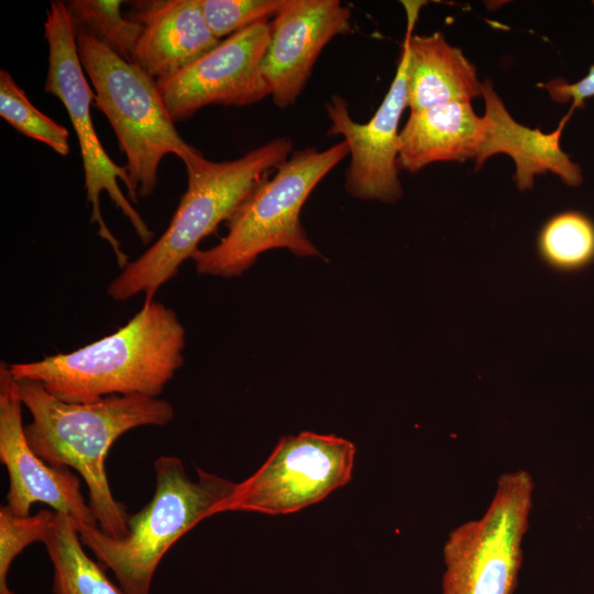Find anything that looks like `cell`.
Returning a JSON list of instances; mask_svg holds the SVG:
<instances>
[{"mask_svg": "<svg viewBox=\"0 0 594 594\" xmlns=\"http://www.w3.org/2000/svg\"><path fill=\"white\" fill-rule=\"evenodd\" d=\"M15 381L32 417L24 426L31 449L53 466L75 469L88 487V504L99 528L112 538L125 537L129 514L112 495L106 457L123 433L170 422L175 416L173 405L144 395H113L94 403L73 404L56 398L36 382Z\"/></svg>", "mask_w": 594, "mask_h": 594, "instance_id": "cell-1", "label": "cell"}, {"mask_svg": "<svg viewBox=\"0 0 594 594\" xmlns=\"http://www.w3.org/2000/svg\"><path fill=\"white\" fill-rule=\"evenodd\" d=\"M292 150L290 139L280 136L237 160L212 162L201 157L187 167V189L168 227L108 285L109 297L123 301L144 294V304L153 301L158 288L199 250V242L228 221L268 173L290 156Z\"/></svg>", "mask_w": 594, "mask_h": 594, "instance_id": "cell-3", "label": "cell"}, {"mask_svg": "<svg viewBox=\"0 0 594 594\" xmlns=\"http://www.w3.org/2000/svg\"><path fill=\"white\" fill-rule=\"evenodd\" d=\"M54 517L53 509L16 516L6 505L0 507V594H15L8 585L10 566L28 546L43 542Z\"/></svg>", "mask_w": 594, "mask_h": 594, "instance_id": "cell-22", "label": "cell"}, {"mask_svg": "<svg viewBox=\"0 0 594 594\" xmlns=\"http://www.w3.org/2000/svg\"><path fill=\"white\" fill-rule=\"evenodd\" d=\"M592 3H593V7H594V1Z\"/></svg>", "mask_w": 594, "mask_h": 594, "instance_id": "cell-25", "label": "cell"}, {"mask_svg": "<svg viewBox=\"0 0 594 594\" xmlns=\"http://www.w3.org/2000/svg\"><path fill=\"white\" fill-rule=\"evenodd\" d=\"M408 40L407 102L419 111L449 102H471L482 97L483 82L463 52L440 32Z\"/></svg>", "mask_w": 594, "mask_h": 594, "instance_id": "cell-17", "label": "cell"}, {"mask_svg": "<svg viewBox=\"0 0 594 594\" xmlns=\"http://www.w3.org/2000/svg\"><path fill=\"white\" fill-rule=\"evenodd\" d=\"M407 28L400 56L391 86L373 117L366 123L354 121L348 101L332 96L326 103L330 120L329 135H341L349 148L345 190L354 198L393 204L402 198L398 177L399 122L407 102L408 40L426 1H402Z\"/></svg>", "mask_w": 594, "mask_h": 594, "instance_id": "cell-10", "label": "cell"}, {"mask_svg": "<svg viewBox=\"0 0 594 594\" xmlns=\"http://www.w3.org/2000/svg\"><path fill=\"white\" fill-rule=\"evenodd\" d=\"M351 11L339 0H286L270 21L268 43L261 63L274 103L294 105L324 46L351 31Z\"/></svg>", "mask_w": 594, "mask_h": 594, "instance_id": "cell-13", "label": "cell"}, {"mask_svg": "<svg viewBox=\"0 0 594 594\" xmlns=\"http://www.w3.org/2000/svg\"><path fill=\"white\" fill-rule=\"evenodd\" d=\"M0 116L23 135L68 155V130L34 107L6 69L0 70Z\"/></svg>", "mask_w": 594, "mask_h": 594, "instance_id": "cell-21", "label": "cell"}, {"mask_svg": "<svg viewBox=\"0 0 594 594\" xmlns=\"http://www.w3.org/2000/svg\"><path fill=\"white\" fill-rule=\"evenodd\" d=\"M482 98L485 111L474 157L476 172L490 157L505 154L515 164L514 182L520 191L532 189L535 177L546 173L558 176L569 187L583 183L582 167L561 147L562 133L572 111L561 118L556 130L544 133L517 122L490 79L483 81Z\"/></svg>", "mask_w": 594, "mask_h": 594, "instance_id": "cell-14", "label": "cell"}, {"mask_svg": "<svg viewBox=\"0 0 594 594\" xmlns=\"http://www.w3.org/2000/svg\"><path fill=\"white\" fill-rule=\"evenodd\" d=\"M22 405L9 364L1 361L0 461L10 482L6 506L16 516H29L35 503H43L78 526H98L81 494L79 477L69 468L46 463L31 449L22 424Z\"/></svg>", "mask_w": 594, "mask_h": 594, "instance_id": "cell-12", "label": "cell"}, {"mask_svg": "<svg viewBox=\"0 0 594 594\" xmlns=\"http://www.w3.org/2000/svg\"><path fill=\"white\" fill-rule=\"evenodd\" d=\"M142 29L130 62L153 79L183 69L220 41L208 28L200 0H152L133 4Z\"/></svg>", "mask_w": 594, "mask_h": 594, "instance_id": "cell-15", "label": "cell"}, {"mask_svg": "<svg viewBox=\"0 0 594 594\" xmlns=\"http://www.w3.org/2000/svg\"><path fill=\"white\" fill-rule=\"evenodd\" d=\"M270 21L255 23L224 40L177 73L156 80L174 122L210 105L249 106L270 96L261 63Z\"/></svg>", "mask_w": 594, "mask_h": 594, "instance_id": "cell-11", "label": "cell"}, {"mask_svg": "<svg viewBox=\"0 0 594 594\" xmlns=\"http://www.w3.org/2000/svg\"><path fill=\"white\" fill-rule=\"evenodd\" d=\"M537 251L542 262L560 273H575L594 263V221L576 210L549 218L539 231Z\"/></svg>", "mask_w": 594, "mask_h": 594, "instance_id": "cell-19", "label": "cell"}, {"mask_svg": "<svg viewBox=\"0 0 594 594\" xmlns=\"http://www.w3.org/2000/svg\"><path fill=\"white\" fill-rule=\"evenodd\" d=\"M188 476L182 459L161 455L154 462L151 501L129 514V534L112 538L98 526L76 525L80 540L114 574L125 594H150L154 573L166 551L202 519L222 513L238 483L196 469Z\"/></svg>", "mask_w": 594, "mask_h": 594, "instance_id": "cell-4", "label": "cell"}, {"mask_svg": "<svg viewBox=\"0 0 594 594\" xmlns=\"http://www.w3.org/2000/svg\"><path fill=\"white\" fill-rule=\"evenodd\" d=\"M348 154L344 141L323 151L307 147L290 154L227 221V235L193 255L197 272L237 277L272 249H287L297 256H320L300 223V210L316 186Z\"/></svg>", "mask_w": 594, "mask_h": 594, "instance_id": "cell-5", "label": "cell"}, {"mask_svg": "<svg viewBox=\"0 0 594 594\" xmlns=\"http://www.w3.org/2000/svg\"><path fill=\"white\" fill-rule=\"evenodd\" d=\"M544 89L557 103H571L570 111L584 108L585 100L594 97V64L580 80L569 82L564 78H554L537 85Z\"/></svg>", "mask_w": 594, "mask_h": 594, "instance_id": "cell-24", "label": "cell"}, {"mask_svg": "<svg viewBox=\"0 0 594 594\" xmlns=\"http://www.w3.org/2000/svg\"><path fill=\"white\" fill-rule=\"evenodd\" d=\"M44 36L48 45L44 89L57 97L66 108L79 142L86 197L91 205L90 222L97 224L98 234L110 244L119 267L123 270L130 261L102 217L100 194L106 191L110 196L143 244L150 243L154 234L119 186L118 180L123 182L130 197L131 183L125 167L117 165L109 157L94 128L90 106L96 95L84 75L76 28L64 1L51 2L44 22Z\"/></svg>", "mask_w": 594, "mask_h": 594, "instance_id": "cell-7", "label": "cell"}, {"mask_svg": "<svg viewBox=\"0 0 594 594\" xmlns=\"http://www.w3.org/2000/svg\"><path fill=\"white\" fill-rule=\"evenodd\" d=\"M534 488L525 470L502 474L485 514L451 530L443 547L441 594H513Z\"/></svg>", "mask_w": 594, "mask_h": 594, "instance_id": "cell-8", "label": "cell"}, {"mask_svg": "<svg viewBox=\"0 0 594 594\" xmlns=\"http://www.w3.org/2000/svg\"><path fill=\"white\" fill-rule=\"evenodd\" d=\"M354 455L355 446L333 435L284 437L260 469L238 483L223 512H298L349 483Z\"/></svg>", "mask_w": 594, "mask_h": 594, "instance_id": "cell-9", "label": "cell"}, {"mask_svg": "<svg viewBox=\"0 0 594 594\" xmlns=\"http://www.w3.org/2000/svg\"><path fill=\"white\" fill-rule=\"evenodd\" d=\"M76 29L94 35L116 54L130 62L141 33V24L123 16L119 0L65 1Z\"/></svg>", "mask_w": 594, "mask_h": 594, "instance_id": "cell-20", "label": "cell"}, {"mask_svg": "<svg viewBox=\"0 0 594 594\" xmlns=\"http://www.w3.org/2000/svg\"><path fill=\"white\" fill-rule=\"evenodd\" d=\"M76 41L95 89V103L127 157L129 199L138 202V197H148L155 190L158 166L166 155H176L186 168L204 155L177 132L155 79L82 29H76Z\"/></svg>", "mask_w": 594, "mask_h": 594, "instance_id": "cell-6", "label": "cell"}, {"mask_svg": "<svg viewBox=\"0 0 594 594\" xmlns=\"http://www.w3.org/2000/svg\"><path fill=\"white\" fill-rule=\"evenodd\" d=\"M483 120L471 102L438 105L410 114L399 132L397 166L415 174L438 162L475 157Z\"/></svg>", "mask_w": 594, "mask_h": 594, "instance_id": "cell-16", "label": "cell"}, {"mask_svg": "<svg viewBox=\"0 0 594 594\" xmlns=\"http://www.w3.org/2000/svg\"><path fill=\"white\" fill-rule=\"evenodd\" d=\"M185 343L176 312L153 300L107 337L9 369L15 380L36 382L66 403L87 404L113 395L157 397L183 366Z\"/></svg>", "mask_w": 594, "mask_h": 594, "instance_id": "cell-2", "label": "cell"}, {"mask_svg": "<svg viewBox=\"0 0 594 594\" xmlns=\"http://www.w3.org/2000/svg\"><path fill=\"white\" fill-rule=\"evenodd\" d=\"M43 543L53 564L54 594H125L107 576L101 564L84 551L70 517L55 512Z\"/></svg>", "mask_w": 594, "mask_h": 594, "instance_id": "cell-18", "label": "cell"}, {"mask_svg": "<svg viewBox=\"0 0 594 594\" xmlns=\"http://www.w3.org/2000/svg\"><path fill=\"white\" fill-rule=\"evenodd\" d=\"M286 0H200L206 23L221 41L255 23L271 21Z\"/></svg>", "mask_w": 594, "mask_h": 594, "instance_id": "cell-23", "label": "cell"}]
</instances>
